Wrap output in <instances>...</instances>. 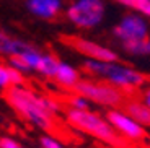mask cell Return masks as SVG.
Masks as SVG:
<instances>
[{"label": "cell", "instance_id": "obj_14", "mask_svg": "<svg viewBox=\"0 0 150 148\" xmlns=\"http://www.w3.org/2000/svg\"><path fill=\"white\" fill-rule=\"evenodd\" d=\"M59 63H60V60L54 54H46V56L42 54L39 62H38V65H36V70L41 75H44L46 78H54Z\"/></svg>", "mask_w": 150, "mask_h": 148}, {"label": "cell", "instance_id": "obj_2", "mask_svg": "<svg viewBox=\"0 0 150 148\" xmlns=\"http://www.w3.org/2000/svg\"><path fill=\"white\" fill-rule=\"evenodd\" d=\"M82 70L90 77H98V80L111 83L112 86L122 90L134 98H137V90L140 86L150 83V75L119 62L85 60L82 63Z\"/></svg>", "mask_w": 150, "mask_h": 148}, {"label": "cell", "instance_id": "obj_9", "mask_svg": "<svg viewBox=\"0 0 150 148\" xmlns=\"http://www.w3.org/2000/svg\"><path fill=\"white\" fill-rule=\"evenodd\" d=\"M121 111H122L124 114H127L129 117H131L132 121H135L139 125H142L144 129H145V127L150 129V109L139 99V98H129V99L124 103V106L121 107Z\"/></svg>", "mask_w": 150, "mask_h": 148}, {"label": "cell", "instance_id": "obj_1", "mask_svg": "<svg viewBox=\"0 0 150 148\" xmlns=\"http://www.w3.org/2000/svg\"><path fill=\"white\" fill-rule=\"evenodd\" d=\"M8 106L31 125L46 130L49 137L60 138L67 137L65 125L57 119V112L60 111V104L57 99L49 96H41L25 86H11L2 93Z\"/></svg>", "mask_w": 150, "mask_h": 148}, {"label": "cell", "instance_id": "obj_6", "mask_svg": "<svg viewBox=\"0 0 150 148\" xmlns=\"http://www.w3.org/2000/svg\"><path fill=\"white\" fill-rule=\"evenodd\" d=\"M67 18L75 26L90 30L105 18V2L103 0H77L67 10Z\"/></svg>", "mask_w": 150, "mask_h": 148}, {"label": "cell", "instance_id": "obj_17", "mask_svg": "<svg viewBox=\"0 0 150 148\" xmlns=\"http://www.w3.org/2000/svg\"><path fill=\"white\" fill-rule=\"evenodd\" d=\"M0 148H23L18 142H15L13 138L8 137H2L0 138Z\"/></svg>", "mask_w": 150, "mask_h": 148}, {"label": "cell", "instance_id": "obj_11", "mask_svg": "<svg viewBox=\"0 0 150 148\" xmlns=\"http://www.w3.org/2000/svg\"><path fill=\"white\" fill-rule=\"evenodd\" d=\"M52 80H56V83L59 86H62L64 90H67V91L72 93L75 88V85H77L82 78H80V72L77 70V68L70 67L69 63L60 62L59 67H57L56 77H54Z\"/></svg>", "mask_w": 150, "mask_h": 148}, {"label": "cell", "instance_id": "obj_5", "mask_svg": "<svg viewBox=\"0 0 150 148\" xmlns=\"http://www.w3.org/2000/svg\"><path fill=\"white\" fill-rule=\"evenodd\" d=\"M59 42H62L65 47L79 52L82 56H85L88 60H98V62H119V56H117L112 49L98 44V42L88 41V39H85V37H82V36H77V34H60Z\"/></svg>", "mask_w": 150, "mask_h": 148}, {"label": "cell", "instance_id": "obj_15", "mask_svg": "<svg viewBox=\"0 0 150 148\" xmlns=\"http://www.w3.org/2000/svg\"><path fill=\"white\" fill-rule=\"evenodd\" d=\"M116 2L131 10L139 11V15L144 18H150V0H116Z\"/></svg>", "mask_w": 150, "mask_h": 148}, {"label": "cell", "instance_id": "obj_10", "mask_svg": "<svg viewBox=\"0 0 150 148\" xmlns=\"http://www.w3.org/2000/svg\"><path fill=\"white\" fill-rule=\"evenodd\" d=\"M28 8L39 18L56 20L60 15V0H28Z\"/></svg>", "mask_w": 150, "mask_h": 148}, {"label": "cell", "instance_id": "obj_16", "mask_svg": "<svg viewBox=\"0 0 150 148\" xmlns=\"http://www.w3.org/2000/svg\"><path fill=\"white\" fill-rule=\"evenodd\" d=\"M39 143H41L42 148H64L60 145V142H57L56 138L49 137V135H42V137L39 138Z\"/></svg>", "mask_w": 150, "mask_h": 148}, {"label": "cell", "instance_id": "obj_4", "mask_svg": "<svg viewBox=\"0 0 150 148\" xmlns=\"http://www.w3.org/2000/svg\"><path fill=\"white\" fill-rule=\"evenodd\" d=\"M72 93L80 94V96L85 98L88 103L106 106V107H109V109H121L129 98H134V96H131V94H127L126 91H122V90L112 86L111 83L103 82V80H95V78L80 80V82L75 85V88Z\"/></svg>", "mask_w": 150, "mask_h": 148}, {"label": "cell", "instance_id": "obj_3", "mask_svg": "<svg viewBox=\"0 0 150 148\" xmlns=\"http://www.w3.org/2000/svg\"><path fill=\"white\" fill-rule=\"evenodd\" d=\"M65 121L75 130L83 132L109 148H127V142L109 125L103 116L90 109H65Z\"/></svg>", "mask_w": 150, "mask_h": 148}, {"label": "cell", "instance_id": "obj_8", "mask_svg": "<svg viewBox=\"0 0 150 148\" xmlns=\"http://www.w3.org/2000/svg\"><path fill=\"white\" fill-rule=\"evenodd\" d=\"M114 36L122 42L142 41L149 37L147 20L140 15H126L112 30Z\"/></svg>", "mask_w": 150, "mask_h": 148}, {"label": "cell", "instance_id": "obj_18", "mask_svg": "<svg viewBox=\"0 0 150 148\" xmlns=\"http://www.w3.org/2000/svg\"><path fill=\"white\" fill-rule=\"evenodd\" d=\"M140 101H142V103H144V104H145V106L150 109V86L145 90V91H144V94H142V99H140Z\"/></svg>", "mask_w": 150, "mask_h": 148}, {"label": "cell", "instance_id": "obj_13", "mask_svg": "<svg viewBox=\"0 0 150 148\" xmlns=\"http://www.w3.org/2000/svg\"><path fill=\"white\" fill-rule=\"evenodd\" d=\"M25 77L10 65L0 62V90H8L11 86H23Z\"/></svg>", "mask_w": 150, "mask_h": 148}, {"label": "cell", "instance_id": "obj_12", "mask_svg": "<svg viewBox=\"0 0 150 148\" xmlns=\"http://www.w3.org/2000/svg\"><path fill=\"white\" fill-rule=\"evenodd\" d=\"M34 46L28 44V42L18 41V39H13L10 37L7 33L0 31V54H5V56H21L23 52L31 51Z\"/></svg>", "mask_w": 150, "mask_h": 148}, {"label": "cell", "instance_id": "obj_19", "mask_svg": "<svg viewBox=\"0 0 150 148\" xmlns=\"http://www.w3.org/2000/svg\"><path fill=\"white\" fill-rule=\"evenodd\" d=\"M145 56H150V36L145 39Z\"/></svg>", "mask_w": 150, "mask_h": 148}, {"label": "cell", "instance_id": "obj_7", "mask_svg": "<svg viewBox=\"0 0 150 148\" xmlns=\"http://www.w3.org/2000/svg\"><path fill=\"white\" fill-rule=\"evenodd\" d=\"M105 119L109 122V125L126 140L140 142L149 137L147 130L142 125H139L135 121H132L127 114H124L121 109H108L105 114Z\"/></svg>", "mask_w": 150, "mask_h": 148}]
</instances>
